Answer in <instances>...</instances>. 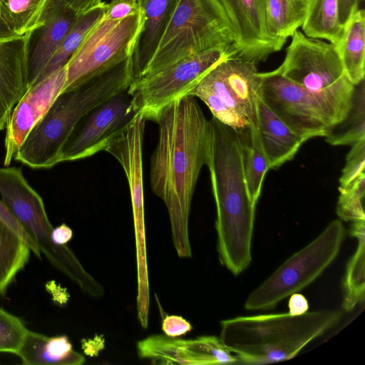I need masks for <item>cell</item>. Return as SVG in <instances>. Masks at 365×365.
Here are the masks:
<instances>
[{
	"label": "cell",
	"mask_w": 365,
	"mask_h": 365,
	"mask_svg": "<svg viewBox=\"0 0 365 365\" xmlns=\"http://www.w3.org/2000/svg\"><path fill=\"white\" fill-rule=\"evenodd\" d=\"M154 122L158 137L150 158V187L166 206L178 255L190 258L189 217L200 171L210 160V121L195 97L187 96L161 110Z\"/></svg>",
	"instance_id": "cell-1"
},
{
	"label": "cell",
	"mask_w": 365,
	"mask_h": 365,
	"mask_svg": "<svg viewBox=\"0 0 365 365\" xmlns=\"http://www.w3.org/2000/svg\"><path fill=\"white\" fill-rule=\"evenodd\" d=\"M211 124L207 167L216 206L215 228L220 263L238 275L252 262L255 207L244 173L240 133L215 118Z\"/></svg>",
	"instance_id": "cell-2"
},
{
	"label": "cell",
	"mask_w": 365,
	"mask_h": 365,
	"mask_svg": "<svg viewBox=\"0 0 365 365\" xmlns=\"http://www.w3.org/2000/svg\"><path fill=\"white\" fill-rule=\"evenodd\" d=\"M341 310H318L237 317L220 322V339L237 364H265L297 356L308 344L336 327Z\"/></svg>",
	"instance_id": "cell-3"
},
{
	"label": "cell",
	"mask_w": 365,
	"mask_h": 365,
	"mask_svg": "<svg viewBox=\"0 0 365 365\" xmlns=\"http://www.w3.org/2000/svg\"><path fill=\"white\" fill-rule=\"evenodd\" d=\"M130 58L82 86L62 92L28 135L14 159L35 169L61 163L62 149L78 124L132 82Z\"/></svg>",
	"instance_id": "cell-4"
},
{
	"label": "cell",
	"mask_w": 365,
	"mask_h": 365,
	"mask_svg": "<svg viewBox=\"0 0 365 365\" xmlns=\"http://www.w3.org/2000/svg\"><path fill=\"white\" fill-rule=\"evenodd\" d=\"M275 70L307 90L324 108L332 126L344 119L355 86L346 76L334 45L297 30L284 61Z\"/></svg>",
	"instance_id": "cell-5"
},
{
	"label": "cell",
	"mask_w": 365,
	"mask_h": 365,
	"mask_svg": "<svg viewBox=\"0 0 365 365\" xmlns=\"http://www.w3.org/2000/svg\"><path fill=\"white\" fill-rule=\"evenodd\" d=\"M234 41L216 0H180L143 77L211 49L233 48Z\"/></svg>",
	"instance_id": "cell-6"
},
{
	"label": "cell",
	"mask_w": 365,
	"mask_h": 365,
	"mask_svg": "<svg viewBox=\"0 0 365 365\" xmlns=\"http://www.w3.org/2000/svg\"><path fill=\"white\" fill-rule=\"evenodd\" d=\"M346 236L339 220L329 223L304 247L284 262L245 301L247 310H269L315 281L338 256Z\"/></svg>",
	"instance_id": "cell-7"
},
{
	"label": "cell",
	"mask_w": 365,
	"mask_h": 365,
	"mask_svg": "<svg viewBox=\"0 0 365 365\" xmlns=\"http://www.w3.org/2000/svg\"><path fill=\"white\" fill-rule=\"evenodd\" d=\"M141 24L140 11L121 20L104 16L66 65L63 92L82 86L130 58Z\"/></svg>",
	"instance_id": "cell-8"
},
{
	"label": "cell",
	"mask_w": 365,
	"mask_h": 365,
	"mask_svg": "<svg viewBox=\"0 0 365 365\" xmlns=\"http://www.w3.org/2000/svg\"><path fill=\"white\" fill-rule=\"evenodd\" d=\"M235 54L232 48H214L182 59L166 68L133 81L128 88L135 112L154 121L161 110L187 96L204 75L221 60Z\"/></svg>",
	"instance_id": "cell-9"
},
{
	"label": "cell",
	"mask_w": 365,
	"mask_h": 365,
	"mask_svg": "<svg viewBox=\"0 0 365 365\" xmlns=\"http://www.w3.org/2000/svg\"><path fill=\"white\" fill-rule=\"evenodd\" d=\"M259 74L261 98L290 129L306 141L327 134L331 120L307 90L276 70Z\"/></svg>",
	"instance_id": "cell-10"
},
{
	"label": "cell",
	"mask_w": 365,
	"mask_h": 365,
	"mask_svg": "<svg viewBox=\"0 0 365 365\" xmlns=\"http://www.w3.org/2000/svg\"><path fill=\"white\" fill-rule=\"evenodd\" d=\"M127 90L108 99L78 123L63 145L61 163L104 151L127 129L138 115Z\"/></svg>",
	"instance_id": "cell-11"
},
{
	"label": "cell",
	"mask_w": 365,
	"mask_h": 365,
	"mask_svg": "<svg viewBox=\"0 0 365 365\" xmlns=\"http://www.w3.org/2000/svg\"><path fill=\"white\" fill-rule=\"evenodd\" d=\"M0 200L21 222L41 254L48 260L55 259L61 246L51 238L53 226L41 197L27 182L20 168H0Z\"/></svg>",
	"instance_id": "cell-12"
},
{
	"label": "cell",
	"mask_w": 365,
	"mask_h": 365,
	"mask_svg": "<svg viewBox=\"0 0 365 365\" xmlns=\"http://www.w3.org/2000/svg\"><path fill=\"white\" fill-rule=\"evenodd\" d=\"M234 36L235 55L255 64L280 51L286 40L269 31L264 0H216Z\"/></svg>",
	"instance_id": "cell-13"
},
{
	"label": "cell",
	"mask_w": 365,
	"mask_h": 365,
	"mask_svg": "<svg viewBox=\"0 0 365 365\" xmlns=\"http://www.w3.org/2000/svg\"><path fill=\"white\" fill-rule=\"evenodd\" d=\"M137 350L141 359L161 364H237V357L215 336L183 339L155 334L139 341Z\"/></svg>",
	"instance_id": "cell-14"
},
{
	"label": "cell",
	"mask_w": 365,
	"mask_h": 365,
	"mask_svg": "<svg viewBox=\"0 0 365 365\" xmlns=\"http://www.w3.org/2000/svg\"><path fill=\"white\" fill-rule=\"evenodd\" d=\"M66 81L65 66L29 88L16 103L6 125L5 166L9 165L28 135L63 92Z\"/></svg>",
	"instance_id": "cell-15"
},
{
	"label": "cell",
	"mask_w": 365,
	"mask_h": 365,
	"mask_svg": "<svg viewBox=\"0 0 365 365\" xmlns=\"http://www.w3.org/2000/svg\"><path fill=\"white\" fill-rule=\"evenodd\" d=\"M79 16L62 0H48L41 16L42 24L29 33V88L36 83Z\"/></svg>",
	"instance_id": "cell-16"
},
{
	"label": "cell",
	"mask_w": 365,
	"mask_h": 365,
	"mask_svg": "<svg viewBox=\"0 0 365 365\" xmlns=\"http://www.w3.org/2000/svg\"><path fill=\"white\" fill-rule=\"evenodd\" d=\"M28 36L0 41V130L29 88Z\"/></svg>",
	"instance_id": "cell-17"
},
{
	"label": "cell",
	"mask_w": 365,
	"mask_h": 365,
	"mask_svg": "<svg viewBox=\"0 0 365 365\" xmlns=\"http://www.w3.org/2000/svg\"><path fill=\"white\" fill-rule=\"evenodd\" d=\"M180 1H137L142 24L130 56L132 82L144 76Z\"/></svg>",
	"instance_id": "cell-18"
},
{
	"label": "cell",
	"mask_w": 365,
	"mask_h": 365,
	"mask_svg": "<svg viewBox=\"0 0 365 365\" xmlns=\"http://www.w3.org/2000/svg\"><path fill=\"white\" fill-rule=\"evenodd\" d=\"M221 61L204 75L190 96L203 101L217 120L243 133L249 130L251 124L230 93Z\"/></svg>",
	"instance_id": "cell-19"
},
{
	"label": "cell",
	"mask_w": 365,
	"mask_h": 365,
	"mask_svg": "<svg viewBox=\"0 0 365 365\" xmlns=\"http://www.w3.org/2000/svg\"><path fill=\"white\" fill-rule=\"evenodd\" d=\"M257 114V130L269 170L276 169L293 159L306 140L272 112L260 96Z\"/></svg>",
	"instance_id": "cell-20"
},
{
	"label": "cell",
	"mask_w": 365,
	"mask_h": 365,
	"mask_svg": "<svg viewBox=\"0 0 365 365\" xmlns=\"http://www.w3.org/2000/svg\"><path fill=\"white\" fill-rule=\"evenodd\" d=\"M16 355L25 365H81L85 362L67 336H48L30 330Z\"/></svg>",
	"instance_id": "cell-21"
},
{
	"label": "cell",
	"mask_w": 365,
	"mask_h": 365,
	"mask_svg": "<svg viewBox=\"0 0 365 365\" xmlns=\"http://www.w3.org/2000/svg\"><path fill=\"white\" fill-rule=\"evenodd\" d=\"M359 5L352 9L335 46L345 73L354 86L364 81L365 74V14Z\"/></svg>",
	"instance_id": "cell-22"
},
{
	"label": "cell",
	"mask_w": 365,
	"mask_h": 365,
	"mask_svg": "<svg viewBox=\"0 0 365 365\" xmlns=\"http://www.w3.org/2000/svg\"><path fill=\"white\" fill-rule=\"evenodd\" d=\"M351 235L357 247L349 259L343 280V310L350 312L362 302L365 295V220L352 222Z\"/></svg>",
	"instance_id": "cell-23"
},
{
	"label": "cell",
	"mask_w": 365,
	"mask_h": 365,
	"mask_svg": "<svg viewBox=\"0 0 365 365\" xmlns=\"http://www.w3.org/2000/svg\"><path fill=\"white\" fill-rule=\"evenodd\" d=\"M339 20V0H307L304 20L302 25L304 35L325 39L336 46L342 34Z\"/></svg>",
	"instance_id": "cell-24"
},
{
	"label": "cell",
	"mask_w": 365,
	"mask_h": 365,
	"mask_svg": "<svg viewBox=\"0 0 365 365\" xmlns=\"http://www.w3.org/2000/svg\"><path fill=\"white\" fill-rule=\"evenodd\" d=\"M106 8V3L103 2L101 5L78 16L77 21L46 66L36 83L67 64L88 33L105 16Z\"/></svg>",
	"instance_id": "cell-25"
},
{
	"label": "cell",
	"mask_w": 365,
	"mask_h": 365,
	"mask_svg": "<svg viewBox=\"0 0 365 365\" xmlns=\"http://www.w3.org/2000/svg\"><path fill=\"white\" fill-rule=\"evenodd\" d=\"M239 133L242 143L245 181L251 201L256 206L264 175L269 170L268 160L257 127L251 125L247 131Z\"/></svg>",
	"instance_id": "cell-26"
},
{
	"label": "cell",
	"mask_w": 365,
	"mask_h": 365,
	"mask_svg": "<svg viewBox=\"0 0 365 365\" xmlns=\"http://www.w3.org/2000/svg\"><path fill=\"white\" fill-rule=\"evenodd\" d=\"M324 137L331 145H352L365 139L364 81L355 86L351 106L344 119L331 127Z\"/></svg>",
	"instance_id": "cell-27"
},
{
	"label": "cell",
	"mask_w": 365,
	"mask_h": 365,
	"mask_svg": "<svg viewBox=\"0 0 365 365\" xmlns=\"http://www.w3.org/2000/svg\"><path fill=\"white\" fill-rule=\"evenodd\" d=\"M307 0H264L269 31L275 38L286 40L302 26Z\"/></svg>",
	"instance_id": "cell-28"
},
{
	"label": "cell",
	"mask_w": 365,
	"mask_h": 365,
	"mask_svg": "<svg viewBox=\"0 0 365 365\" xmlns=\"http://www.w3.org/2000/svg\"><path fill=\"white\" fill-rule=\"evenodd\" d=\"M31 252L19 235L0 222V295L27 264Z\"/></svg>",
	"instance_id": "cell-29"
},
{
	"label": "cell",
	"mask_w": 365,
	"mask_h": 365,
	"mask_svg": "<svg viewBox=\"0 0 365 365\" xmlns=\"http://www.w3.org/2000/svg\"><path fill=\"white\" fill-rule=\"evenodd\" d=\"M48 0H0V14L17 36L26 35L41 24Z\"/></svg>",
	"instance_id": "cell-30"
},
{
	"label": "cell",
	"mask_w": 365,
	"mask_h": 365,
	"mask_svg": "<svg viewBox=\"0 0 365 365\" xmlns=\"http://www.w3.org/2000/svg\"><path fill=\"white\" fill-rule=\"evenodd\" d=\"M339 197L336 213L344 221L365 220V173L344 187H339Z\"/></svg>",
	"instance_id": "cell-31"
},
{
	"label": "cell",
	"mask_w": 365,
	"mask_h": 365,
	"mask_svg": "<svg viewBox=\"0 0 365 365\" xmlns=\"http://www.w3.org/2000/svg\"><path fill=\"white\" fill-rule=\"evenodd\" d=\"M28 330L19 318L0 308V353L16 354Z\"/></svg>",
	"instance_id": "cell-32"
},
{
	"label": "cell",
	"mask_w": 365,
	"mask_h": 365,
	"mask_svg": "<svg viewBox=\"0 0 365 365\" xmlns=\"http://www.w3.org/2000/svg\"><path fill=\"white\" fill-rule=\"evenodd\" d=\"M365 139L354 145L346 155V165L339 178L340 187H344L364 173Z\"/></svg>",
	"instance_id": "cell-33"
},
{
	"label": "cell",
	"mask_w": 365,
	"mask_h": 365,
	"mask_svg": "<svg viewBox=\"0 0 365 365\" xmlns=\"http://www.w3.org/2000/svg\"><path fill=\"white\" fill-rule=\"evenodd\" d=\"M0 222L19 235L28 245L31 251L33 252L38 257H41V252L36 243L34 241L32 237L14 214L1 200Z\"/></svg>",
	"instance_id": "cell-34"
},
{
	"label": "cell",
	"mask_w": 365,
	"mask_h": 365,
	"mask_svg": "<svg viewBox=\"0 0 365 365\" xmlns=\"http://www.w3.org/2000/svg\"><path fill=\"white\" fill-rule=\"evenodd\" d=\"M140 11L137 1L111 0L106 4L105 16L111 20H121Z\"/></svg>",
	"instance_id": "cell-35"
},
{
	"label": "cell",
	"mask_w": 365,
	"mask_h": 365,
	"mask_svg": "<svg viewBox=\"0 0 365 365\" xmlns=\"http://www.w3.org/2000/svg\"><path fill=\"white\" fill-rule=\"evenodd\" d=\"M162 330L168 336L178 337L190 332L192 326L180 316L167 315L163 320Z\"/></svg>",
	"instance_id": "cell-36"
},
{
	"label": "cell",
	"mask_w": 365,
	"mask_h": 365,
	"mask_svg": "<svg viewBox=\"0 0 365 365\" xmlns=\"http://www.w3.org/2000/svg\"><path fill=\"white\" fill-rule=\"evenodd\" d=\"M288 308L289 314L300 315L308 312L309 303L304 295L296 292L289 296Z\"/></svg>",
	"instance_id": "cell-37"
},
{
	"label": "cell",
	"mask_w": 365,
	"mask_h": 365,
	"mask_svg": "<svg viewBox=\"0 0 365 365\" xmlns=\"http://www.w3.org/2000/svg\"><path fill=\"white\" fill-rule=\"evenodd\" d=\"M66 5L78 15L85 14L90 10L101 5L102 0H62Z\"/></svg>",
	"instance_id": "cell-38"
},
{
	"label": "cell",
	"mask_w": 365,
	"mask_h": 365,
	"mask_svg": "<svg viewBox=\"0 0 365 365\" xmlns=\"http://www.w3.org/2000/svg\"><path fill=\"white\" fill-rule=\"evenodd\" d=\"M73 237V231L66 224L53 228L51 238L53 242L58 245H65Z\"/></svg>",
	"instance_id": "cell-39"
},
{
	"label": "cell",
	"mask_w": 365,
	"mask_h": 365,
	"mask_svg": "<svg viewBox=\"0 0 365 365\" xmlns=\"http://www.w3.org/2000/svg\"><path fill=\"white\" fill-rule=\"evenodd\" d=\"M362 0H339V20L344 24L354 6Z\"/></svg>",
	"instance_id": "cell-40"
},
{
	"label": "cell",
	"mask_w": 365,
	"mask_h": 365,
	"mask_svg": "<svg viewBox=\"0 0 365 365\" xmlns=\"http://www.w3.org/2000/svg\"><path fill=\"white\" fill-rule=\"evenodd\" d=\"M16 36L8 27L0 14V41L13 38Z\"/></svg>",
	"instance_id": "cell-41"
},
{
	"label": "cell",
	"mask_w": 365,
	"mask_h": 365,
	"mask_svg": "<svg viewBox=\"0 0 365 365\" xmlns=\"http://www.w3.org/2000/svg\"><path fill=\"white\" fill-rule=\"evenodd\" d=\"M135 1H138V0H135Z\"/></svg>",
	"instance_id": "cell-42"
}]
</instances>
